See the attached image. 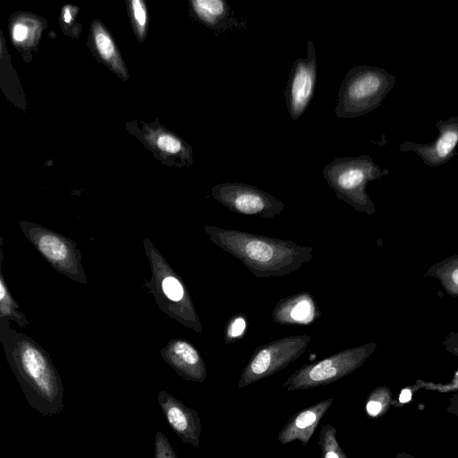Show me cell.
<instances>
[{
  "label": "cell",
  "instance_id": "29",
  "mask_svg": "<svg viewBox=\"0 0 458 458\" xmlns=\"http://www.w3.org/2000/svg\"><path fill=\"white\" fill-rule=\"evenodd\" d=\"M411 393L408 388H406L401 392L400 396H399V401L401 403H404L409 402L411 400Z\"/></svg>",
  "mask_w": 458,
  "mask_h": 458
},
{
  "label": "cell",
  "instance_id": "6",
  "mask_svg": "<svg viewBox=\"0 0 458 458\" xmlns=\"http://www.w3.org/2000/svg\"><path fill=\"white\" fill-rule=\"evenodd\" d=\"M376 349V343H368L304 365L295 370L283 386L287 391H296L331 384L361 367Z\"/></svg>",
  "mask_w": 458,
  "mask_h": 458
},
{
  "label": "cell",
  "instance_id": "4",
  "mask_svg": "<svg viewBox=\"0 0 458 458\" xmlns=\"http://www.w3.org/2000/svg\"><path fill=\"white\" fill-rule=\"evenodd\" d=\"M387 174L368 155L335 157L323 170L324 178L336 197L368 215H373L376 208L366 191L367 183Z\"/></svg>",
  "mask_w": 458,
  "mask_h": 458
},
{
  "label": "cell",
  "instance_id": "12",
  "mask_svg": "<svg viewBox=\"0 0 458 458\" xmlns=\"http://www.w3.org/2000/svg\"><path fill=\"white\" fill-rule=\"evenodd\" d=\"M157 402L168 424L182 442L198 447L202 426L197 411L165 391L159 392Z\"/></svg>",
  "mask_w": 458,
  "mask_h": 458
},
{
  "label": "cell",
  "instance_id": "13",
  "mask_svg": "<svg viewBox=\"0 0 458 458\" xmlns=\"http://www.w3.org/2000/svg\"><path fill=\"white\" fill-rule=\"evenodd\" d=\"M161 356L185 380L200 383L207 378V368L202 357L185 340L171 339L161 350Z\"/></svg>",
  "mask_w": 458,
  "mask_h": 458
},
{
  "label": "cell",
  "instance_id": "19",
  "mask_svg": "<svg viewBox=\"0 0 458 458\" xmlns=\"http://www.w3.org/2000/svg\"><path fill=\"white\" fill-rule=\"evenodd\" d=\"M18 309L19 305L11 295L0 269V318L13 320L21 327L29 326L27 318Z\"/></svg>",
  "mask_w": 458,
  "mask_h": 458
},
{
  "label": "cell",
  "instance_id": "11",
  "mask_svg": "<svg viewBox=\"0 0 458 458\" xmlns=\"http://www.w3.org/2000/svg\"><path fill=\"white\" fill-rule=\"evenodd\" d=\"M436 127L438 137L430 143L405 141L399 146L403 152H412L420 157L424 165L430 167L440 166L454 156L458 145V115L445 120H437Z\"/></svg>",
  "mask_w": 458,
  "mask_h": 458
},
{
  "label": "cell",
  "instance_id": "20",
  "mask_svg": "<svg viewBox=\"0 0 458 458\" xmlns=\"http://www.w3.org/2000/svg\"><path fill=\"white\" fill-rule=\"evenodd\" d=\"M336 432L331 424L321 427L318 435L319 458H348L337 440Z\"/></svg>",
  "mask_w": 458,
  "mask_h": 458
},
{
  "label": "cell",
  "instance_id": "1",
  "mask_svg": "<svg viewBox=\"0 0 458 458\" xmlns=\"http://www.w3.org/2000/svg\"><path fill=\"white\" fill-rule=\"evenodd\" d=\"M0 342L29 403L43 416L64 408V386L48 353L33 339L0 318Z\"/></svg>",
  "mask_w": 458,
  "mask_h": 458
},
{
  "label": "cell",
  "instance_id": "17",
  "mask_svg": "<svg viewBox=\"0 0 458 458\" xmlns=\"http://www.w3.org/2000/svg\"><path fill=\"white\" fill-rule=\"evenodd\" d=\"M425 277L436 278L449 295L458 297V254L429 267Z\"/></svg>",
  "mask_w": 458,
  "mask_h": 458
},
{
  "label": "cell",
  "instance_id": "3",
  "mask_svg": "<svg viewBox=\"0 0 458 458\" xmlns=\"http://www.w3.org/2000/svg\"><path fill=\"white\" fill-rule=\"evenodd\" d=\"M395 81V77L383 68L353 65L340 84L335 115L354 118L377 108Z\"/></svg>",
  "mask_w": 458,
  "mask_h": 458
},
{
  "label": "cell",
  "instance_id": "25",
  "mask_svg": "<svg viewBox=\"0 0 458 458\" xmlns=\"http://www.w3.org/2000/svg\"><path fill=\"white\" fill-rule=\"evenodd\" d=\"M246 328V321L243 317L233 318L226 330V340L239 337Z\"/></svg>",
  "mask_w": 458,
  "mask_h": 458
},
{
  "label": "cell",
  "instance_id": "27",
  "mask_svg": "<svg viewBox=\"0 0 458 458\" xmlns=\"http://www.w3.org/2000/svg\"><path fill=\"white\" fill-rule=\"evenodd\" d=\"M12 35L16 43H21L29 36V28L24 23L17 22L13 27Z\"/></svg>",
  "mask_w": 458,
  "mask_h": 458
},
{
  "label": "cell",
  "instance_id": "7",
  "mask_svg": "<svg viewBox=\"0 0 458 458\" xmlns=\"http://www.w3.org/2000/svg\"><path fill=\"white\" fill-rule=\"evenodd\" d=\"M20 227L28 241L55 270L77 283H88L81 254L74 241L31 222L21 221Z\"/></svg>",
  "mask_w": 458,
  "mask_h": 458
},
{
  "label": "cell",
  "instance_id": "24",
  "mask_svg": "<svg viewBox=\"0 0 458 458\" xmlns=\"http://www.w3.org/2000/svg\"><path fill=\"white\" fill-rule=\"evenodd\" d=\"M131 10L138 32L140 36H142L147 23V12L143 2L140 0H132Z\"/></svg>",
  "mask_w": 458,
  "mask_h": 458
},
{
  "label": "cell",
  "instance_id": "21",
  "mask_svg": "<svg viewBox=\"0 0 458 458\" xmlns=\"http://www.w3.org/2000/svg\"><path fill=\"white\" fill-rule=\"evenodd\" d=\"M392 403L390 389L381 386L369 394L366 400L365 410L368 416L371 418L381 417L388 411Z\"/></svg>",
  "mask_w": 458,
  "mask_h": 458
},
{
  "label": "cell",
  "instance_id": "9",
  "mask_svg": "<svg viewBox=\"0 0 458 458\" xmlns=\"http://www.w3.org/2000/svg\"><path fill=\"white\" fill-rule=\"evenodd\" d=\"M212 197L233 212L273 218L280 214L284 204L265 191L245 183L224 182L211 189Z\"/></svg>",
  "mask_w": 458,
  "mask_h": 458
},
{
  "label": "cell",
  "instance_id": "28",
  "mask_svg": "<svg viewBox=\"0 0 458 458\" xmlns=\"http://www.w3.org/2000/svg\"><path fill=\"white\" fill-rule=\"evenodd\" d=\"M451 403L447 409L448 411L458 414V394L454 395L452 400Z\"/></svg>",
  "mask_w": 458,
  "mask_h": 458
},
{
  "label": "cell",
  "instance_id": "5",
  "mask_svg": "<svg viewBox=\"0 0 458 458\" xmlns=\"http://www.w3.org/2000/svg\"><path fill=\"white\" fill-rule=\"evenodd\" d=\"M144 247L152 273L145 286L154 294L158 307L171 318L201 333V324L183 282L147 238Z\"/></svg>",
  "mask_w": 458,
  "mask_h": 458
},
{
  "label": "cell",
  "instance_id": "16",
  "mask_svg": "<svg viewBox=\"0 0 458 458\" xmlns=\"http://www.w3.org/2000/svg\"><path fill=\"white\" fill-rule=\"evenodd\" d=\"M318 316L312 296L301 293L282 299L273 310L274 321L283 324H308Z\"/></svg>",
  "mask_w": 458,
  "mask_h": 458
},
{
  "label": "cell",
  "instance_id": "10",
  "mask_svg": "<svg viewBox=\"0 0 458 458\" xmlns=\"http://www.w3.org/2000/svg\"><path fill=\"white\" fill-rule=\"evenodd\" d=\"M317 73V55L314 44L310 40L307 56L295 59L284 90L290 118L294 122L304 114L313 98Z\"/></svg>",
  "mask_w": 458,
  "mask_h": 458
},
{
  "label": "cell",
  "instance_id": "18",
  "mask_svg": "<svg viewBox=\"0 0 458 458\" xmlns=\"http://www.w3.org/2000/svg\"><path fill=\"white\" fill-rule=\"evenodd\" d=\"M93 38L95 47L101 58L109 64L121 76L125 74L123 62L120 59L111 37L98 23H95L93 27Z\"/></svg>",
  "mask_w": 458,
  "mask_h": 458
},
{
  "label": "cell",
  "instance_id": "31",
  "mask_svg": "<svg viewBox=\"0 0 458 458\" xmlns=\"http://www.w3.org/2000/svg\"><path fill=\"white\" fill-rule=\"evenodd\" d=\"M396 458H415L410 454L404 453V452H399L396 455Z\"/></svg>",
  "mask_w": 458,
  "mask_h": 458
},
{
  "label": "cell",
  "instance_id": "30",
  "mask_svg": "<svg viewBox=\"0 0 458 458\" xmlns=\"http://www.w3.org/2000/svg\"><path fill=\"white\" fill-rule=\"evenodd\" d=\"M63 18L64 22L70 23L72 21V13L70 12L69 8L65 7L64 9Z\"/></svg>",
  "mask_w": 458,
  "mask_h": 458
},
{
  "label": "cell",
  "instance_id": "26",
  "mask_svg": "<svg viewBox=\"0 0 458 458\" xmlns=\"http://www.w3.org/2000/svg\"><path fill=\"white\" fill-rule=\"evenodd\" d=\"M442 346L447 352L458 356V332L448 333L443 340Z\"/></svg>",
  "mask_w": 458,
  "mask_h": 458
},
{
  "label": "cell",
  "instance_id": "2",
  "mask_svg": "<svg viewBox=\"0 0 458 458\" xmlns=\"http://www.w3.org/2000/svg\"><path fill=\"white\" fill-rule=\"evenodd\" d=\"M212 242L240 260L254 276H286L313 258V248L234 229L205 225Z\"/></svg>",
  "mask_w": 458,
  "mask_h": 458
},
{
  "label": "cell",
  "instance_id": "22",
  "mask_svg": "<svg viewBox=\"0 0 458 458\" xmlns=\"http://www.w3.org/2000/svg\"><path fill=\"white\" fill-rule=\"evenodd\" d=\"M157 146L158 148L168 154H181L184 157L191 159V148L185 145L177 137L171 134H161L157 139Z\"/></svg>",
  "mask_w": 458,
  "mask_h": 458
},
{
  "label": "cell",
  "instance_id": "23",
  "mask_svg": "<svg viewBox=\"0 0 458 458\" xmlns=\"http://www.w3.org/2000/svg\"><path fill=\"white\" fill-rule=\"evenodd\" d=\"M155 458H178L166 437L157 432L155 437Z\"/></svg>",
  "mask_w": 458,
  "mask_h": 458
},
{
  "label": "cell",
  "instance_id": "8",
  "mask_svg": "<svg viewBox=\"0 0 458 458\" xmlns=\"http://www.w3.org/2000/svg\"><path fill=\"white\" fill-rule=\"evenodd\" d=\"M310 341V335H291L260 346L244 367L237 386L246 387L284 369L305 352Z\"/></svg>",
  "mask_w": 458,
  "mask_h": 458
},
{
  "label": "cell",
  "instance_id": "15",
  "mask_svg": "<svg viewBox=\"0 0 458 458\" xmlns=\"http://www.w3.org/2000/svg\"><path fill=\"white\" fill-rule=\"evenodd\" d=\"M191 5L197 19L216 34L233 29L246 30L247 20L235 17L226 1L194 0L191 2Z\"/></svg>",
  "mask_w": 458,
  "mask_h": 458
},
{
  "label": "cell",
  "instance_id": "14",
  "mask_svg": "<svg viewBox=\"0 0 458 458\" xmlns=\"http://www.w3.org/2000/svg\"><path fill=\"white\" fill-rule=\"evenodd\" d=\"M333 403V398H327L293 415L277 435L279 443L287 445L299 440L303 446L307 445Z\"/></svg>",
  "mask_w": 458,
  "mask_h": 458
}]
</instances>
